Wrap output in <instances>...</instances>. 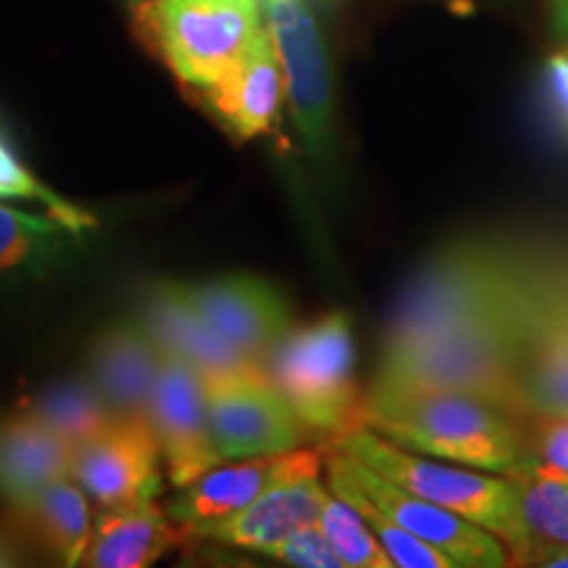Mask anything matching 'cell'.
I'll return each mask as SVG.
<instances>
[{"mask_svg":"<svg viewBox=\"0 0 568 568\" xmlns=\"http://www.w3.org/2000/svg\"><path fill=\"white\" fill-rule=\"evenodd\" d=\"M318 527H322L345 568H395L393 558L382 548L361 510L339 495L332 493L326 497Z\"/></svg>","mask_w":568,"mask_h":568,"instance_id":"cell-25","label":"cell"},{"mask_svg":"<svg viewBox=\"0 0 568 568\" xmlns=\"http://www.w3.org/2000/svg\"><path fill=\"white\" fill-rule=\"evenodd\" d=\"M161 445L148 418L113 416L71 453V479L98 506H124L161 493Z\"/></svg>","mask_w":568,"mask_h":568,"instance_id":"cell-10","label":"cell"},{"mask_svg":"<svg viewBox=\"0 0 568 568\" xmlns=\"http://www.w3.org/2000/svg\"><path fill=\"white\" fill-rule=\"evenodd\" d=\"M284 77L272 32L261 30L240 59L203 88L205 105L234 138L253 140L268 132L280 116Z\"/></svg>","mask_w":568,"mask_h":568,"instance_id":"cell-15","label":"cell"},{"mask_svg":"<svg viewBox=\"0 0 568 568\" xmlns=\"http://www.w3.org/2000/svg\"><path fill=\"white\" fill-rule=\"evenodd\" d=\"M203 385L211 437L224 464L280 456L303 447L311 437L308 426L284 400L261 364L203 374Z\"/></svg>","mask_w":568,"mask_h":568,"instance_id":"cell-8","label":"cell"},{"mask_svg":"<svg viewBox=\"0 0 568 568\" xmlns=\"http://www.w3.org/2000/svg\"><path fill=\"white\" fill-rule=\"evenodd\" d=\"M548 17L552 32L564 42H568V0H548Z\"/></svg>","mask_w":568,"mask_h":568,"instance_id":"cell-31","label":"cell"},{"mask_svg":"<svg viewBox=\"0 0 568 568\" xmlns=\"http://www.w3.org/2000/svg\"><path fill=\"white\" fill-rule=\"evenodd\" d=\"M527 422V460L568 479V416H537Z\"/></svg>","mask_w":568,"mask_h":568,"instance_id":"cell-28","label":"cell"},{"mask_svg":"<svg viewBox=\"0 0 568 568\" xmlns=\"http://www.w3.org/2000/svg\"><path fill=\"white\" fill-rule=\"evenodd\" d=\"M326 497H329V493H326L318 474L316 477L284 481V485L261 495L247 508L222 518V521L203 524L190 535L209 537L216 539V542L268 556L276 545L293 537L295 531L318 524Z\"/></svg>","mask_w":568,"mask_h":568,"instance_id":"cell-17","label":"cell"},{"mask_svg":"<svg viewBox=\"0 0 568 568\" xmlns=\"http://www.w3.org/2000/svg\"><path fill=\"white\" fill-rule=\"evenodd\" d=\"M516 500L510 566H531L539 552L568 545V479L524 460L508 474Z\"/></svg>","mask_w":568,"mask_h":568,"instance_id":"cell-21","label":"cell"},{"mask_svg":"<svg viewBox=\"0 0 568 568\" xmlns=\"http://www.w3.org/2000/svg\"><path fill=\"white\" fill-rule=\"evenodd\" d=\"M339 450L408 493L493 531L510 552L516 542V500L508 477L439 460L393 443L372 426H355L335 443Z\"/></svg>","mask_w":568,"mask_h":568,"instance_id":"cell-5","label":"cell"},{"mask_svg":"<svg viewBox=\"0 0 568 568\" xmlns=\"http://www.w3.org/2000/svg\"><path fill=\"white\" fill-rule=\"evenodd\" d=\"M148 422L153 426L166 474L176 489L224 464L211 437L203 374L187 361L163 353Z\"/></svg>","mask_w":568,"mask_h":568,"instance_id":"cell-11","label":"cell"},{"mask_svg":"<svg viewBox=\"0 0 568 568\" xmlns=\"http://www.w3.org/2000/svg\"><path fill=\"white\" fill-rule=\"evenodd\" d=\"M9 564V560H6V556H3V550H0V566H6Z\"/></svg>","mask_w":568,"mask_h":568,"instance_id":"cell-34","label":"cell"},{"mask_svg":"<svg viewBox=\"0 0 568 568\" xmlns=\"http://www.w3.org/2000/svg\"><path fill=\"white\" fill-rule=\"evenodd\" d=\"M266 30L280 53L290 116L316 161L332 155V71L308 0H264Z\"/></svg>","mask_w":568,"mask_h":568,"instance_id":"cell-9","label":"cell"},{"mask_svg":"<svg viewBox=\"0 0 568 568\" xmlns=\"http://www.w3.org/2000/svg\"><path fill=\"white\" fill-rule=\"evenodd\" d=\"M322 474V453L318 450H297L280 453V456L232 460L230 466H213L203 477H197L190 485L180 487L172 500H169V516L174 524L187 531H193L203 524L222 521V518L237 514L266 495L268 489L295 481L303 477H316Z\"/></svg>","mask_w":568,"mask_h":568,"instance_id":"cell-13","label":"cell"},{"mask_svg":"<svg viewBox=\"0 0 568 568\" xmlns=\"http://www.w3.org/2000/svg\"><path fill=\"white\" fill-rule=\"evenodd\" d=\"M542 261L503 237L471 234L432 253L389 318L382 355L477 324L529 293Z\"/></svg>","mask_w":568,"mask_h":568,"instance_id":"cell-1","label":"cell"},{"mask_svg":"<svg viewBox=\"0 0 568 568\" xmlns=\"http://www.w3.org/2000/svg\"><path fill=\"white\" fill-rule=\"evenodd\" d=\"M545 261L529 293L508 308L450 335L382 355L368 393H422V389L464 393L495 403L521 418L518 364L535 318Z\"/></svg>","mask_w":568,"mask_h":568,"instance_id":"cell-2","label":"cell"},{"mask_svg":"<svg viewBox=\"0 0 568 568\" xmlns=\"http://www.w3.org/2000/svg\"><path fill=\"white\" fill-rule=\"evenodd\" d=\"M169 510L155 497L103 508L98 516L82 564L98 568H145L180 542Z\"/></svg>","mask_w":568,"mask_h":568,"instance_id":"cell-20","label":"cell"},{"mask_svg":"<svg viewBox=\"0 0 568 568\" xmlns=\"http://www.w3.org/2000/svg\"><path fill=\"white\" fill-rule=\"evenodd\" d=\"M187 293L213 332L255 364H261L264 355L293 329L287 297L261 276H216L187 284Z\"/></svg>","mask_w":568,"mask_h":568,"instance_id":"cell-14","label":"cell"},{"mask_svg":"<svg viewBox=\"0 0 568 568\" xmlns=\"http://www.w3.org/2000/svg\"><path fill=\"white\" fill-rule=\"evenodd\" d=\"M19 510L32 518L48 548L61 558L63 566L82 564L92 537V524L84 489L74 485L71 477L42 487Z\"/></svg>","mask_w":568,"mask_h":568,"instance_id":"cell-23","label":"cell"},{"mask_svg":"<svg viewBox=\"0 0 568 568\" xmlns=\"http://www.w3.org/2000/svg\"><path fill=\"white\" fill-rule=\"evenodd\" d=\"M0 197H24V201H38L45 205L48 211L55 213L61 222H67L74 230H88L95 224V219L82 209H77L74 203L63 201L59 193H53L48 184H42L30 169L17 159V153L0 140Z\"/></svg>","mask_w":568,"mask_h":568,"instance_id":"cell-27","label":"cell"},{"mask_svg":"<svg viewBox=\"0 0 568 568\" xmlns=\"http://www.w3.org/2000/svg\"><path fill=\"white\" fill-rule=\"evenodd\" d=\"M126 3H130V6H132V9H140V6H145V3H148V0H126Z\"/></svg>","mask_w":568,"mask_h":568,"instance_id":"cell-33","label":"cell"},{"mask_svg":"<svg viewBox=\"0 0 568 568\" xmlns=\"http://www.w3.org/2000/svg\"><path fill=\"white\" fill-rule=\"evenodd\" d=\"M456 3H468V0H456Z\"/></svg>","mask_w":568,"mask_h":568,"instance_id":"cell-35","label":"cell"},{"mask_svg":"<svg viewBox=\"0 0 568 568\" xmlns=\"http://www.w3.org/2000/svg\"><path fill=\"white\" fill-rule=\"evenodd\" d=\"M531 566H545V568H568V545L566 548H552L539 552V556L531 560Z\"/></svg>","mask_w":568,"mask_h":568,"instance_id":"cell-32","label":"cell"},{"mask_svg":"<svg viewBox=\"0 0 568 568\" xmlns=\"http://www.w3.org/2000/svg\"><path fill=\"white\" fill-rule=\"evenodd\" d=\"M268 558H276L282 560V564L301 568H345L318 524L295 531L293 537H287L284 542L276 545V548L268 552Z\"/></svg>","mask_w":568,"mask_h":568,"instance_id":"cell-29","label":"cell"},{"mask_svg":"<svg viewBox=\"0 0 568 568\" xmlns=\"http://www.w3.org/2000/svg\"><path fill=\"white\" fill-rule=\"evenodd\" d=\"M311 437L335 443L364 426V397L355 387V339L343 311L293 329L261 361Z\"/></svg>","mask_w":568,"mask_h":568,"instance_id":"cell-4","label":"cell"},{"mask_svg":"<svg viewBox=\"0 0 568 568\" xmlns=\"http://www.w3.org/2000/svg\"><path fill=\"white\" fill-rule=\"evenodd\" d=\"M71 445L34 416L21 410L0 422V495L21 508L51 481L71 477Z\"/></svg>","mask_w":568,"mask_h":568,"instance_id":"cell-19","label":"cell"},{"mask_svg":"<svg viewBox=\"0 0 568 568\" xmlns=\"http://www.w3.org/2000/svg\"><path fill=\"white\" fill-rule=\"evenodd\" d=\"M364 426L408 450L500 477L527 460L524 418L464 393H366Z\"/></svg>","mask_w":568,"mask_h":568,"instance_id":"cell-3","label":"cell"},{"mask_svg":"<svg viewBox=\"0 0 568 568\" xmlns=\"http://www.w3.org/2000/svg\"><path fill=\"white\" fill-rule=\"evenodd\" d=\"M80 230L55 213L40 216L0 205V282L42 280L74 255Z\"/></svg>","mask_w":568,"mask_h":568,"instance_id":"cell-22","label":"cell"},{"mask_svg":"<svg viewBox=\"0 0 568 568\" xmlns=\"http://www.w3.org/2000/svg\"><path fill=\"white\" fill-rule=\"evenodd\" d=\"M518 414L568 416V261H545L535 318L518 364Z\"/></svg>","mask_w":568,"mask_h":568,"instance_id":"cell-12","label":"cell"},{"mask_svg":"<svg viewBox=\"0 0 568 568\" xmlns=\"http://www.w3.org/2000/svg\"><path fill=\"white\" fill-rule=\"evenodd\" d=\"M339 497L361 510V516L366 518L368 527L374 529L376 539H379L382 548L387 550V556L393 558V564L397 568H456L445 552H439L437 548H432V545H426L424 539L410 535V531L403 529L400 524H395L393 518H387L379 508L372 506V503L364 500L361 495L339 493Z\"/></svg>","mask_w":568,"mask_h":568,"instance_id":"cell-26","label":"cell"},{"mask_svg":"<svg viewBox=\"0 0 568 568\" xmlns=\"http://www.w3.org/2000/svg\"><path fill=\"white\" fill-rule=\"evenodd\" d=\"M542 98L550 119L568 138V42L548 55L542 67Z\"/></svg>","mask_w":568,"mask_h":568,"instance_id":"cell-30","label":"cell"},{"mask_svg":"<svg viewBox=\"0 0 568 568\" xmlns=\"http://www.w3.org/2000/svg\"><path fill=\"white\" fill-rule=\"evenodd\" d=\"M138 11L169 69L197 90L216 82L264 30L258 0H148Z\"/></svg>","mask_w":568,"mask_h":568,"instance_id":"cell-6","label":"cell"},{"mask_svg":"<svg viewBox=\"0 0 568 568\" xmlns=\"http://www.w3.org/2000/svg\"><path fill=\"white\" fill-rule=\"evenodd\" d=\"M163 351L138 322L105 326L88 353V374L113 416L148 418Z\"/></svg>","mask_w":568,"mask_h":568,"instance_id":"cell-16","label":"cell"},{"mask_svg":"<svg viewBox=\"0 0 568 568\" xmlns=\"http://www.w3.org/2000/svg\"><path fill=\"white\" fill-rule=\"evenodd\" d=\"M140 324L151 332L163 353L187 361L201 374L237 372L255 364L213 332V326L190 301L187 284H153L142 297Z\"/></svg>","mask_w":568,"mask_h":568,"instance_id":"cell-18","label":"cell"},{"mask_svg":"<svg viewBox=\"0 0 568 568\" xmlns=\"http://www.w3.org/2000/svg\"><path fill=\"white\" fill-rule=\"evenodd\" d=\"M32 414L40 416L55 435H61L74 450L77 445L88 443L98 432L113 422L111 408L98 393L92 382L69 379L48 387L38 400L32 403Z\"/></svg>","mask_w":568,"mask_h":568,"instance_id":"cell-24","label":"cell"},{"mask_svg":"<svg viewBox=\"0 0 568 568\" xmlns=\"http://www.w3.org/2000/svg\"><path fill=\"white\" fill-rule=\"evenodd\" d=\"M326 479H329L332 493L361 495L410 535L445 552L456 568L510 566L506 542L493 531L426 500L422 495L408 493V489L376 474L374 468L347 456L337 445L326 450Z\"/></svg>","mask_w":568,"mask_h":568,"instance_id":"cell-7","label":"cell"}]
</instances>
